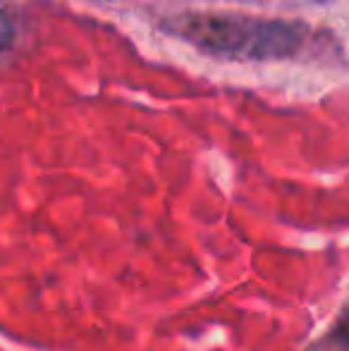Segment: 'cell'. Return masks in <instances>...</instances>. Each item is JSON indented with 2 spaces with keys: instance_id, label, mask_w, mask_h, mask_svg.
Segmentation results:
<instances>
[{
  "instance_id": "obj_2",
  "label": "cell",
  "mask_w": 349,
  "mask_h": 351,
  "mask_svg": "<svg viewBox=\"0 0 349 351\" xmlns=\"http://www.w3.org/2000/svg\"><path fill=\"white\" fill-rule=\"evenodd\" d=\"M309 351H349V311L342 313L330 332L323 335L316 344H311Z\"/></svg>"
},
{
  "instance_id": "obj_3",
  "label": "cell",
  "mask_w": 349,
  "mask_h": 351,
  "mask_svg": "<svg viewBox=\"0 0 349 351\" xmlns=\"http://www.w3.org/2000/svg\"><path fill=\"white\" fill-rule=\"evenodd\" d=\"M12 36H14L12 22H10L8 12L0 8V53H3L5 48H10V43H12Z\"/></svg>"
},
{
  "instance_id": "obj_1",
  "label": "cell",
  "mask_w": 349,
  "mask_h": 351,
  "mask_svg": "<svg viewBox=\"0 0 349 351\" xmlns=\"http://www.w3.org/2000/svg\"><path fill=\"white\" fill-rule=\"evenodd\" d=\"M184 24V36L215 53L249 58H278L287 56L299 46V29L280 22H252V19L215 17L201 14L189 17Z\"/></svg>"
}]
</instances>
